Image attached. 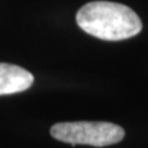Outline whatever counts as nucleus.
Here are the masks:
<instances>
[{
  "mask_svg": "<svg viewBox=\"0 0 148 148\" xmlns=\"http://www.w3.org/2000/svg\"><path fill=\"white\" fill-rule=\"evenodd\" d=\"M80 29L104 41H122L138 35L142 30L140 16L123 4L114 1H91L77 12Z\"/></svg>",
  "mask_w": 148,
  "mask_h": 148,
  "instance_id": "nucleus-1",
  "label": "nucleus"
},
{
  "mask_svg": "<svg viewBox=\"0 0 148 148\" xmlns=\"http://www.w3.org/2000/svg\"><path fill=\"white\" fill-rule=\"evenodd\" d=\"M51 136L56 140L75 145L106 147L123 140L125 131L121 126L111 122H59L51 127Z\"/></svg>",
  "mask_w": 148,
  "mask_h": 148,
  "instance_id": "nucleus-2",
  "label": "nucleus"
},
{
  "mask_svg": "<svg viewBox=\"0 0 148 148\" xmlns=\"http://www.w3.org/2000/svg\"><path fill=\"white\" fill-rule=\"evenodd\" d=\"M34 75L26 69L9 63H0V95L16 94L34 84Z\"/></svg>",
  "mask_w": 148,
  "mask_h": 148,
  "instance_id": "nucleus-3",
  "label": "nucleus"
}]
</instances>
